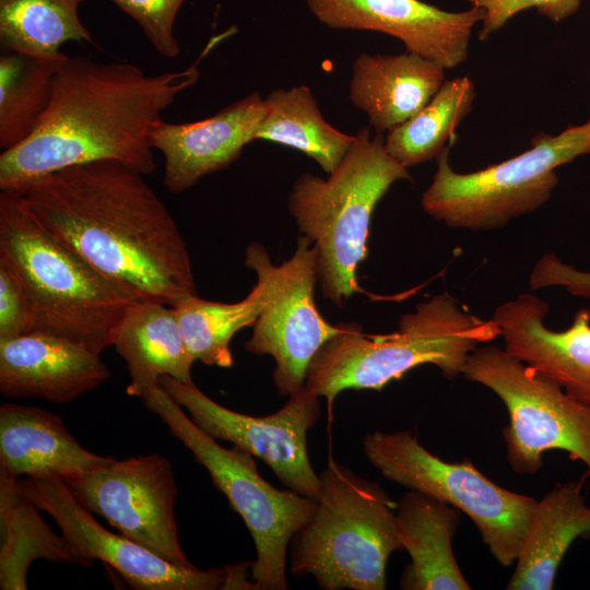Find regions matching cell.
I'll return each instance as SVG.
<instances>
[{"label":"cell","instance_id":"1","mask_svg":"<svg viewBox=\"0 0 590 590\" xmlns=\"http://www.w3.org/2000/svg\"><path fill=\"white\" fill-rule=\"evenodd\" d=\"M16 192L47 233L138 300L173 307L197 295L185 239L140 172L97 161Z\"/></svg>","mask_w":590,"mask_h":590},{"label":"cell","instance_id":"2","mask_svg":"<svg viewBox=\"0 0 590 590\" xmlns=\"http://www.w3.org/2000/svg\"><path fill=\"white\" fill-rule=\"evenodd\" d=\"M226 35L212 38L186 69L157 74L128 62L66 55L37 128L0 154L1 191H20L48 174L97 161L153 173L152 129L179 94L197 83L201 60Z\"/></svg>","mask_w":590,"mask_h":590},{"label":"cell","instance_id":"3","mask_svg":"<svg viewBox=\"0 0 590 590\" xmlns=\"http://www.w3.org/2000/svg\"><path fill=\"white\" fill-rule=\"evenodd\" d=\"M0 262L19 280L30 332L79 343L101 354L138 299L47 233L16 191L0 193Z\"/></svg>","mask_w":590,"mask_h":590},{"label":"cell","instance_id":"4","mask_svg":"<svg viewBox=\"0 0 590 590\" xmlns=\"http://www.w3.org/2000/svg\"><path fill=\"white\" fill-rule=\"evenodd\" d=\"M340 326L312 358L306 379V387L329 404L343 390H381L425 364L455 379L477 346L500 337L493 319L470 312L447 292L401 315L398 329L389 334H365L354 322Z\"/></svg>","mask_w":590,"mask_h":590},{"label":"cell","instance_id":"5","mask_svg":"<svg viewBox=\"0 0 590 590\" xmlns=\"http://www.w3.org/2000/svg\"><path fill=\"white\" fill-rule=\"evenodd\" d=\"M399 180H412L409 168L387 152L382 134L363 127L328 178L303 173L294 181L288 210L318 250V281L333 304L359 290L356 272L367 257L373 213Z\"/></svg>","mask_w":590,"mask_h":590},{"label":"cell","instance_id":"6","mask_svg":"<svg viewBox=\"0 0 590 590\" xmlns=\"http://www.w3.org/2000/svg\"><path fill=\"white\" fill-rule=\"evenodd\" d=\"M309 520L290 543V571L323 590H385L387 562L402 550L397 503L376 482L329 459Z\"/></svg>","mask_w":590,"mask_h":590},{"label":"cell","instance_id":"7","mask_svg":"<svg viewBox=\"0 0 590 590\" xmlns=\"http://www.w3.org/2000/svg\"><path fill=\"white\" fill-rule=\"evenodd\" d=\"M589 154L590 119L557 134L538 133L527 151L476 172H456L447 149L421 203L448 227L498 229L544 205L558 185L556 169Z\"/></svg>","mask_w":590,"mask_h":590},{"label":"cell","instance_id":"8","mask_svg":"<svg viewBox=\"0 0 590 590\" xmlns=\"http://www.w3.org/2000/svg\"><path fill=\"white\" fill-rule=\"evenodd\" d=\"M143 403L191 451L209 472L214 486L243 518L256 547V559L250 564L252 588L287 590L290 543L311 517L316 499L272 486L258 472L252 455L236 446H221L200 429L162 387L144 398Z\"/></svg>","mask_w":590,"mask_h":590},{"label":"cell","instance_id":"9","mask_svg":"<svg viewBox=\"0 0 590 590\" xmlns=\"http://www.w3.org/2000/svg\"><path fill=\"white\" fill-rule=\"evenodd\" d=\"M363 450L388 481L423 492L465 514L494 558L505 567L515 564L535 498L495 484L470 460H441L409 430L368 433L363 438Z\"/></svg>","mask_w":590,"mask_h":590},{"label":"cell","instance_id":"10","mask_svg":"<svg viewBox=\"0 0 590 590\" xmlns=\"http://www.w3.org/2000/svg\"><path fill=\"white\" fill-rule=\"evenodd\" d=\"M462 375L491 389L504 403L506 460L519 475H533L547 450H562L586 467L590 484V406L556 381L524 364L505 349L480 345Z\"/></svg>","mask_w":590,"mask_h":590},{"label":"cell","instance_id":"11","mask_svg":"<svg viewBox=\"0 0 590 590\" xmlns=\"http://www.w3.org/2000/svg\"><path fill=\"white\" fill-rule=\"evenodd\" d=\"M245 264L267 282V298L245 349L274 359L273 380L281 396L306 386L309 365L320 347L341 331L318 311L314 297L318 250L305 235L293 256L274 266L266 248L251 243Z\"/></svg>","mask_w":590,"mask_h":590},{"label":"cell","instance_id":"12","mask_svg":"<svg viewBox=\"0 0 590 590\" xmlns=\"http://www.w3.org/2000/svg\"><path fill=\"white\" fill-rule=\"evenodd\" d=\"M160 386L188 412L200 429L262 460L286 488L317 499L320 479L308 456L307 433L320 416V397L306 386L292 393L279 411L267 416L227 409L193 382L163 376Z\"/></svg>","mask_w":590,"mask_h":590},{"label":"cell","instance_id":"13","mask_svg":"<svg viewBox=\"0 0 590 590\" xmlns=\"http://www.w3.org/2000/svg\"><path fill=\"white\" fill-rule=\"evenodd\" d=\"M62 480L86 509L127 539L177 566L196 567L180 545L174 512L178 487L165 456L114 459L94 471Z\"/></svg>","mask_w":590,"mask_h":590},{"label":"cell","instance_id":"14","mask_svg":"<svg viewBox=\"0 0 590 590\" xmlns=\"http://www.w3.org/2000/svg\"><path fill=\"white\" fill-rule=\"evenodd\" d=\"M16 491L47 512L60 528L80 565L95 559L114 568L138 590H215L227 579V567L184 568L103 527L73 495L61 476L52 473L24 476Z\"/></svg>","mask_w":590,"mask_h":590},{"label":"cell","instance_id":"15","mask_svg":"<svg viewBox=\"0 0 590 590\" xmlns=\"http://www.w3.org/2000/svg\"><path fill=\"white\" fill-rule=\"evenodd\" d=\"M310 13L334 30L380 32L401 40L408 52L445 70L469 56L474 27L483 12L472 7L451 12L422 0H305Z\"/></svg>","mask_w":590,"mask_h":590},{"label":"cell","instance_id":"16","mask_svg":"<svg viewBox=\"0 0 590 590\" xmlns=\"http://www.w3.org/2000/svg\"><path fill=\"white\" fill-rule=\"evenodd\" d=\"M548 309L544 299L522 293L500 304L492 319L508 353L590 406V309L577 310L560 331L545 324Z\"/></svg>","mask_w":590,"mask_h":590},{"label":"cell","instance_id":"17","mask_svg":"<svg viewBox=\"0 0 590 590\" xmlns=\"http://www.w3.org/2000/svg\"><path fill=\"white\" fill-rule=\"evenodd\" d=\"M263 114L264 98L253 92L201 120L158 121L150 142L164 156L167 190L180 193L202 177L234 163L244 148L256 140Z\"/></svg>","mask_w":590,"mask_h":590},{"label":"cell","instance_id":"18","mask_svg":"<svg viewBox=\"0 0 590 590\" xmlns=\"http://www.w3.org/2000/svg\"><path fill=\"white\" fill-rule=\"evenodd\" d=\"M99 355L43 332L0 340V391L13 399L72 402L109 378L110 371Z\"/></svg>","mask_w":590,"mask_h":590},{"label":"cell","instance_id":"19","mask_svg":"<svg viewBox=\"0 0 590 590\" xmlns=\"http://www.w3.org/2000/svg\"><path fill=\"white\" fill-rule=\"evenodd\" d=\"M88 451L69 433L62 418L39 406H0V483L52 473H87L114 461Z\"/></svg>","mask_w":590,"mask_h":590},{"label":"cell","instance_id":"20","mask_svg":"<svg viewBox=\"0 0 590 590\" xmlns=\"http://www.w3.org/2000/svg\"><path fill=\"white\" fill-rule=\"evenodd\" d=\"M445 69L405 51L359 55L352 67L349 98L382 134L420 111L446 81Z\"/></svg>","mask_w":590,"mask_h":590},{"label":"cell","instance_id":"21","mask_svg":"<svg viewBox=\"0 0 590 590\" xmlns=\"http://www.w3.org/2000/svg\"><path fill=\"white\" fill-rule=\"evenodd\" d=\"M459 509L416 489L397 503L396 531L410 555L400 588L405 590H470L453 553Z\"/></svg>","mask_w":590,"mask_h":590},{"label":"cell","instance_id":"22","mask_svg":"<svg viewBox=\"0 0 590 590\" xmlns=\"http://www.w3.org/2000/svg\"><path fill=\"white\" fill-rule=\"evenodd\" d=\"M111 346L130 375L126 393L142 400L153 393L163 376L193 382L194 358L180 334L172 306L154 302L133 303L116 327Z\"/></svg>","mask_w":590,"mask_h":590},{"label":"cell","instance_id":"23","mask_svg":"<svg viewBox=\"0 0 590 590\" xmlns=\"http://www.w3.org/2000/svg\"><path fill=\"white\" fill-rule=\"evenodd\" d=\"M585 477L557 484L536 502L507 590H552L557 570L578 539H590Z\"/></svg>","mask_w":590,"mask_h":590},{"label":"cell","instance_id":"24","mask_svg":"<svg viewBox=\"0 0 590 590\" xmlns=\"http://www.w3.org/2000/svg\"><path fill=\"white\" fill-rule=\"evenodd\" d=\"M322 116L306 85L279 88L264 98V114L256 140L295 149L312 158L324 173H332L354 142Z\"/></svg>","mask_w":590,"mask_h":590},{"label":"cell","instance_id":"25","mask_svg":"<svg viewBox=\"0 0 590 590\" xmlns=\"http://www.w3.org/2000/svg\"><path fill=\"white\" fill-rule=\"evenodd\" d=\"M15 484L0 483L2 590L27 589V570L36 559L80 565L62 534L51 530L39 515L40 509L22 496Z\"/></svg>","mask_w":590,"mask_h":590},{"label":"cell","instance_id":"26","mask_svg":"<svg viewBox=\"0 0 590 590\" xmlns=\"http://www.w3.org/2000/svg\"><path fill=\"white\" fill-rule=\"evenodd\" d=\"M475 97V84L469 76L446 80L420 111L387 132V152L406 168L437 158L455 143L456 131L471 113Z\"/></svg>","mask_w":590,"mask_h":590},{"label":"cell","instance_id":"27","mask_svg":"<svg viewBox=\"0 0 590 590\" xmlns=\"http://www.w3.org/2000/svg\"><path fill=\"white\" fill-rule=\"evenodd\" d=\"M84 0H0V42L4 49L60 60L68 42L94 44L79 15Z\"/></svg>","mask_w":590,"mask_h":590},{"label":"cell","instance_id":"28","mask_svg":"<svg viewBox=\"0 0 590 590\" xmlns=\"http://www.w3.org/2000/svg\"><path fill=\"white\" fill-rule=\"evenodd\" d=\"M256 275V285L240 302H211L197 294L173 306L180 334L194 361L223 368L234 365L231 341L239 330L255 324L267 298V282L261 274Z\"/></svg>","mask_w":590,"mask_h":590},{"label":"cell","instance_id":"29","mask_svg":"<svg viewBox=\"0 0 590 590\" xmlns=\"http://www.w3.org/2000/svg\"><path fill=\"white\" fill-rule=\"evenodd\" d=\"M62 59L45 60L7 49L1 54L0 148L2 151L16 146L37 128L50 103L54 76Z\"/></svg>","mask_w":590,"mask_h":590},{"label":"cell","instance_id":"30","mask_svg":"<svg viewBox=\"0 0 590 590\" xmlns=\"http://www.w3.org/2000/svg\"><path fill=\"white\" fill-rule=\"evenodd\" d=\"M141 27L152 47L165 58H176L180 46L174 34L185 0H110Z\"/></svg>","mask_w":590,"mask_h":590},{"label":"cell","instance_id":"31","mask_svg":"<svg viewBox=\"0 0 590 590\" xmlns=\"http://www.w3.org/2000/svg\"><path fill=\"white\" fill-rule=\"evenodd\" d=\"M483 12L479 32L481 40L488 39L511 17L521 11L535 8L542 16L558 23L575 14L581 0H463Z\"/></svg>","mask_w":590,"mask_h":590},{"label":"cell","instance_id":"32","mask_svg":"<svg viewBox=\"0 0 590 590\" xmlns=\"http://www.w3.org/2000/svg\"><path fill=\"white\" fill-rule=\"evenodd\" d=\"M31 329V315L24 291L14 273L0 262V340H8Z\"/></svg>","mask_w":590,"mask_h":590},{"label":"cell","instance_id":"33","mask_svg":"<svg viewBox=\"0 0 590 590\" xmlns=\"http://www.w3.org/2000/svg\"><path fill=\"white\" fill-rule=\"evenodd\" d=\"M529 284L532 290L560 286L574 296L590 298V271L576 269L550 252L534 264Z\"/></svg>","mask_w":590,"mask_h":590}]
</instances>
